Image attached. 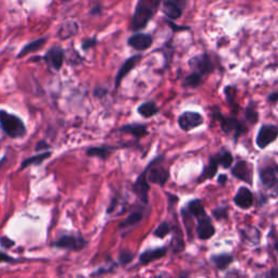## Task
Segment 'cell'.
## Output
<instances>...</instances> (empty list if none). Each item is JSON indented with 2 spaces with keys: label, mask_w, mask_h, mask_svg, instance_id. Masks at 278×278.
I'll return each instance as SVG.
<instances>
[{
  "label": "cell",
  "mask_w": 278,
  "mask_h": 278,
  "mask_svg": "<svg viewBox=\"0 0 278 278\" xmlns=\"http://www.w3.org/2000/svg\"><path fill=\"white\" fill-rule=\"evenodd\" d=\"M245 119L248 120V122H250L251 124H255L256 122L259 121V113L258 110L255 109V104L251 103L247 109H245Z\"/></svg>",
  "instance_id": "cell-31"
},
{
  "label": "cell",
  "mask_w": 278,
  "mask_h": 278,
  "mask_svg": "<svg viewBox=\"0 0 278 278\" xmlns=\"http://www.w3.org/2000/svg\"><path fill=\"white\" fill-rule=\"evenodd\" d=\"M170 232H171V226L169 225L167 222H163V223L160 224V225L157 227V229H156V231H154L153 235L156 237L162 239L164 237H167L168 235L170 234Z\"/></svg>",
  "instance_id": "cell-32"
},
{
  "label": "cell",
  "mask_w": 278,
  "mask_h": 278,
  "mask_svg": "<svg viewBox=\"0 0 278 278\" xmlns=\"http://www.w3.org/2000/svg\"><path fill=\"white\" fill-rule=\"evenodd\" d=\"M189 67L194 70V73L200 74L201 76L214 72V64L207 53L191 58L189 60Z\"/></svg>",
  "instance_id": "cell-8"
},
{
  "label": "cell",
  "mask_w": 278,
  "mask_h": 278,
  "mask_svg": "<svg viewBox=\"0 0 278 278\" xmlns=\"http://www.w3.org/2000/svg\"><path fill=\"white\" fill-rule=\"evenodd\" d=\"M211 261L215 264V266L217 267V269L225 270V269H227L228 265L233 262V255L232 254H227V253L212 255Z\"/></svg>",
  "instance_id": "cell-29"
},
{
  "label": "cell",
  "mask_w": 278,
  "mask_h": 278,
  "mask_svg": "<svg viewBox=\"0 0 278 278\" xmlns=\"http://www.w3.org/2000/svg\"><path fill=\"white\" fill-rule=\"evenodd\" d=\"M15 243L13 242L12 239H10L7 236H2L0 237V245H1L2 248L4 249H11L12 247H14Z\"/></svg>",
  "instance_id": "cell-38"
},
{
  "label": "cell",
  "mask_w": 278,
  "mask_h": 278,
  "mask_svg": "<svg viewBox=\"0 0 278 278\" xmlns=\"http://www.w3.org/2000/svg\"><path fill=\"white\" fill-rule=\"evenodd\" d=\"M275 249L277 250V252H278V242L275 243Z\"/></svg>",
  "instance_id": "cell-46"
},
{
  "label": "cell",
  "mask_w": 278,
  "mask_h": 278,
  "mask_svg": "<svg viewBox=\"0 0 278 278\" xmlns=\"http://www.w3.org/2000/svg\"><path fill=\"white\" fill-rule=\"evenodd\" d=\"M0 128L11 139H21L28 134L23 120L4 109H0Z\"/></svg>",
  "instance_id": "cell-1"
},
{
  "label": "cell",
  "mask_w": 278,
  "mask_h": 278,
  "mask_svg": "<svg viewBox=\"0 0 278 278\" xmlns=\"http://www.w3.org/2000/svg\"><path fill=\"white\" fill-rule=\"evenodd\" d=\"M162 11L165 14V17L171 20H177L180 18L183 13V9L178 4V2L175 1H165L163 2Z\"/></svg>",
  "instance_id": "cell-23"
},
{
  "label": "cell",
  "mask_w": 278,
  "mask_h": 278,
  "mask_svg": "<svg viewBox=\"0 0 278 278\" xmlns=\"http://www.w3.org/2000/svg\"><path fill=\"white\" fill-rule=\"evenodd\" d=\"M141 58H142L141 55L133 56L131 58H128L127 60H125V62L122 64V67L120 68L119 72H117L116 77H115V89L120 87V85H121L123 79H124V77L127 75V74L130 73L132 70L137 66L138 62L141 60Z\"/></svg>",
  "instance_id": "cell-14"
},
{
  "label": "cell",
  "mask_w": 278,
  "mask_h": 278,
  "mask_svg": "<svg viewBox=\"0 0 278 278\" xmlns=\"http://www.w3.org/2000/svg\"><path fill=\"white\" fill-rule=\"evenodd\" d=\"M267 101H269V103H271V104L278 103V92L270 94L269 97H267Z\"/></svg>",
  "instance_id": "cell-43"
},
{
  "label": "cell",
  "mask_w": 278,
  "mask_h": 278,
  "mask_svg": "<svg viewBox=\"0 0 278 278\" xmlns=\"http://www.w3.org/2000/svg\"><path fill=\"white\" fill-rule=\"evenodd\" d=\"M147 173L148 169L146 167V169L143 170V172L138 176L137 179L134 181L133 184V192L139 198V200L142 203H145V205H147L149 201V190H150V184H149L147 180Z\"/></svg>",
  "instance_id": "cell-10"
},
{
  "label": "cell",
  "mask_w": 278,
  "mask_h": 278,
  "mask_svg": "<svg viewBox=\"0 0 278 278\" xmlns=\"http://www.w3.org/2000/svg\"><path fill=\"white\" fill-rule=\"evenodd\" d=\"M267 278H278V269H273L271 270L269 276Z\"/></svg>",
  "instance_id": "cell-45"
},
{
  "label": "cell",
  "mask_w": 278,
  "mask_h": 278,
  "mask_svg": "<svg viewBox=\"0 0 278 278\" xmlns=\"http://www.w3.org/2000/svg\"><path fill=\"white\" fill-rule=\"evenodd\" d=\"M228 177H227V175L225 174H222L218 176V179H217V183L220 184V185H225L226 184V181H227Z\"/></svg>",
  "instance_id": "cell-44"
},
{
  "label": "cell",
  "mask_w": 278,
  "mask_h": 278,
  "mask_svg": "<svg viewBox=\"0 0 278 278\" xmlns=\"http://www.w3.org/2000/svg\"><path fill=\"white\" fill-rule=\"evenodd\" d=\"M224 94L226 96V100L229 105H235V95H236V89L234 86H226L224 89Z\"/></svg>",
  "instance_id": "cell-34"
},
{
  "label": "cell",
  "mask_w": 278,
  "mask_h": 278,
  "mask_svg": "<svg viewBox=\"0 0 278 278\" xmlns=\"http://www.w3.org/2000/svg\"><path fill=\"white\" fill-rule=\"evenodd\" d=\"M167 254V248H158L153 250H147L145 252H142L139 256V260H140V263L143 265H147L150 263L152 261H156L163 258V256Z\"/></svg>",
  "instance_id": "cell-22"
},
{
  "label": "cell",
  "mask_w": 278,
  "mask_h": 278,
  "mask_svg": "<svg viewBox=\"0 0 278 278\" xmlns=\"http://www.w3.org/2000/svg\"><path fill=\"white\" fill-rule=\"evenodd\" d=\"M11 262H15L11 255L3 252V251H0V263H11Z\"/></svg>",
  "instance_id": "cell-39"
},
{
  "label": "cell",
  "mask_w": 278,
  "mask_h": 278,
  "mask_svg": "<svg viewBox=\"0 0 278 278\" xmlns=\"http://www.w3.org/2000/svg\"><path fill=\"white\" fill-rule=\"evenodd\" d=\"M216 160H217V162L220 165H222V167L224 169H231L232 168V165H233V162H234V157H233V154L231 151H228L227 149L225 148H222L220 151H218V153L215 156Z\"/></svg>",
  "instance_id": "cell-28"
},
{
  "label": "cell",
  "mask_w": 278,
  "mask_h": 278,
  "mask_svg": "<svg viewBox=\"0 0 278 278\" xmlns=\"http://www.w3.org/2000/svg\"><path fill=\"white\" fill-rule=\"evenodd\" d=\"M53 71H60L62 69L64 60H66V50L61 46H53L47 50L45 56L40 57Z\"/></svg>",
  "instance_id": "cell-7"
},
{
  "label": "cell",
  "mask_w": 278,
  "mask_h": 278,
  "mask_svg": "<svg viewBox=\"0 0 278 278\" xmlns=\"http://www.w3.org/2000/svg\"><path fill=\"white\" fill-rule=\"evenodd\" d=\"M137 111L141 116L146 117V119H149V117L157 115L160 112V109L158 108L157 104L153 103V101H147V103H143L139 105Z\"/></svg>",
  "instance_id": "cell-26"
},
{
  "label": "cell",
  "mask_w": 278,
  "mask_h": 278,
  "mask_svg": "<svg viewBox=\"0 0 278 278\" xmlns=\"http://www.w3.org/2000/svg\"><path fill=\"white\" fill-rule=\"evenodd\" d=\"M88 242L82 236H75V235H62L56 242L51 243V247L58 249H66L71 251H82Z\"/></svg>",
  "instance_id": "cell-6"
},
{
  "label": "cell",
  "mask_w": 278,
  "mask_h": 278,
  "mask_svg": "<svg viewBox=\"0 0 278 278\" xmlns=\"http://www.w3.org/2000/svg\"><path fill=\"white\" fill-rule=\"evenodd\" d=\"M115 149L116 148L109 147V146L90 147L86 150V154L89 158H99L101 160H106L112 153V151L115 150Z\"/></svg>",
  "instance_id": "cell-25"
},
{
  "label": "cell",
  "mask_w": 278,
  "mask_h": 278,
  "mask_svg": "<svg viewBox=\"0 0 278 278\" xmlns=\"http://www.w3.org/2000/svg\"><path fill=\"white\" fill-rule=\"evenodd\" d=\"M159 1H138L133 15L131 29L133 31H140L145 29L150 22L154 13L157 12Z\"/></svg>",
  "instance_id": "cell-2"
},
{
  "label": "cell",
  "mask_w": 278,
  "mask_h": 278,
  "mask_svg": "<svg viewBox=\"0 0 278 278\" xmlns=\"http://www.w3.org/2000/svg\"><path fill=\"white\" fill-rule=\"evenodd\" d=\"M218 165H220V164H218L215 156L211 157L210 160H208V164L207 165V167L203 168L202 173L200 175L199 179H198V181H199V183H202V181L211 179V178L214 177V176L217 174Z\"/></svg>",
  "instance_id": "cell-21"
},
{
  "label": "cell",
  "mask_w": 278,
  "mask_h": 278,
  "mask_svg": "<svg viewBox=\"0 0 278 278\" xmlns=\"http://www.w3.org/2000/svg\"><path fill=\"white\" fill-rule=\"evenodd\" d=\"M49 148H50V145L48 143L46 140H39L38 142L36 143V146H35V151L38 153V152H45V151H49Z\"/></svg>",
  "instance_id": "cell-37"
},
{
  "label": "cell",
  "mask_w": 278,
  "mask_h": 278,
  "mask_svg": "<svg viewBox=\"0 0 278 278\" xmlns=\"http://www.w3.org/2000/svg\"><path fill=\"white\" fill-rule=\"evenodd\" d=\"M203 124V116L198 112L186 111L178 117V125L185 132H190L194 128Z\"/></svg>",
  "instance_id": "cell-11"
},
{
  "label": "cell",
  "mask_w": 278,
  "mask_h": 278,
  "mask_svg": "<svg viewBox=\"0 0 278 278\" xmlns=\"http://www.w3.org/2000/svg\"><path fill=\"white\" fill-rule=\"evenodd\" d=\"M52 152L49 151H45V152H41V153H37L35 156H32L28 159H25L24 161L21 163V167H20V171H22L26 168H30L32 165H40L41 163H44L46 160L49 159L51 157Z\"/></svg>",
  "instance_id": "cell-24"
},
{
  "label": "cell",
  "mask_w": 278,
  "mask_h": 278,
  "mask_svg": "<svg viewBox=\"0 0 278 278\" xmlns=\"http://www.w3.org/2000/svg\"><path fill=\"white\" fill-rule=\"evenodd\" d=\"M133 259H134V254L131 252V251H127V250L122 251L119 255V261H120V263L123 265L131 263Z\"/></svg>",
  "instance_id": "cell-35"
},
{
  "label": "cell",
  "mask_w": 278,
  "mask_h": 278,
  "mask_svg": "<svg viewBox=\"0 0 278 278\" xmlns=\"http://www.w3.org/2000/svg\"><path fill=\"white\" fill-rule=\"evenodd\" d=\"M179 278H186L185 276H181V277H179Z\"/></svg>",
  "instance_id": "cell-47"
},
{
  "label": "cell",
  "mask_w": 278,
  "mask_h": 278,
  "mask_svg": "<svg viewBox=\"0 0 278 278\" xmlns=\"http://www.w3.org/2000/svg\"><path fill=\"white\" fill-rule=\"evenodd\" d=\"M202 83H203V78L200 74L192 72L188 76L184 78L183 86L189 88H197L199 87L200 85H202Z\"/></svg>",
  "instance_id": "cell-30"
},
{
  "label": "cell",
  "mask_w": 278,
  "mask_h": 278,
  "mask_svg": "<svg viewBox=\"0 0 278 278\" xmlns=\"http://www.w3.org/2000/svg\"><path fill=\"white\" fill-rule=\"evenodd\" d=\"M234 202L235 205L239 207L240 208L247 210L253 206L254 203V198L253 194L247 187H240L238 189L236 196L234 197Z\"/></svg>",
  "instance_id": "cell-15"
},
{
  "label": "cell",
  "mask_w": 278,
  "mask_h": 278,
  "mask_svg": "<svg viewBox=\"0 0 278 278\" xmlns=\"http://www.w3.org/2000/svg\"><path fill=\"white\" fill-rule=\"evenodd\" d=\"M98 44V40L96 37H89V38H85L83 41H82V49L85 50V51H87V50H90L92 48L96 47V45Z\"/></svg>",
  "instance_id": "cell-36"
},
{
  "label": "cell",
  "mask_w": 278,
  "mask_h": 278,
  "mask_svg": "<svg viewBox=\"0 0 278 278\" xmlns=\"http://www.w3.org/2000/svg\"><path fill=\"white\" fill-rule=\"evenodd\" d=\"M232 174L234 177L248 183L249 185L253 184V169L252 165L245 161H238L236 165L232 169Z\"/></svg>",
  "instance_id": "cell-12"
},
{
  "label": "cell",
  "mask_w": 278,
  "mask_h": 278,
  "mask_svg": "<svg viewBox=\"0 0 278 278\" xmlns=\"http://www.w3.org/2000/svg\"><path fill=\"white\" fill-rule=\"evenodd\" d=\"M168 23L169 25L171 26V28L173 29L174 32H180V31H186V30H189V26H179V25H176L172 22H170V21H168Z\"/></svg>",
  "instance_id": "cell-41"
},
{
  "label": "cell",
  "mask_w": 278,
  "mask_h": 278,
  "mask_svg": "<svg viewBox=\"0 0 278 278\" xmlns=\"http://www.w3.org/2000/svg\"><path fill=\"white\" fill-rule=\"evenodd\" d=\"M101 12H103V7L101 4H96L95 7L92 8V10L89 11L90 15H100Z\"/></svg>",
  "instance_id": "cell-40"
},
{
  "label": "cell",
  "mask_w": 278,
  "mask_h": 278,
  "mask_svg": "<svg viewBox=\"0 0 278 278\" xmlns=\"http://www.w3.org/2000/svg\"><path fill=\"white\" fill-rule=\"evenodd\" d=\"M142 218H143V212L141 210L134 211V212L131 213L130 215L127 216V218L124 222L121 223L120 229H126V228H131V227L136 226L142 221Z\"/></svg>",
  "instance_id": "cell-27"
},
{
  "label": "cell",
  "mask_w": 278,
  "mask_h": 278,
  "mask_svg": "<svg viewBox=\"0 0 278 278\" xmlns=\"http://www.w3.org/2000/svg\"><path fill=\"white\" fill-rule=\"evenodd\" d=\"M47 40H48L47 37H41V38H38V39H36V40H33V41L29 42V44H26V45L22 48V49L20 50V52L18 53L17 58L21 59V58H23V57H25V56L31 55V53H34V52H36V51L40 50L41 48L46 45Z\"/></svg>",
  "instance_id": "cell-20"
},
{
  "label": "cell",
  "mask_w": 278,
  "mask_h": 278,
  "mask_svg": "<svg viewBox=\"0 0 278 278\" xmlns=\"http://www.w3.org/2000/svg\"><path fill=\"white\" fill-rule=\"evenodd\" d=\"M259 173L266 194L272 198L278 197V164H265L260 169Z\"/></svg>",
  "instance_id": "cell-3"
},
{
  "label": "cell",
  "mask_w": 278,
  "mask_h": 278,
  "mask_svg": "<svg viewBox=\"0 0 278 278\" xmlns=\"http://www.w3.org/2000/svg\"><path fill=\"white\" fill-rule=\"evenodd\" d=\"M152 42L153 38L151 35L142 33L133 35L127 40L128 46L132 47L133 49H135L136 51H145L149 49V48L152 46Z\"/></svg>",
  "instance_id": "cell-13"
},
{
  "label": "cell",
  "mask_w": 278,
  "mask_h": 278,
  "mask_svg": "<svg viewBox=\"0 0 278 278\" xmlns=\"http://www.w3.org/2000/svg\"><path fill=\"white\" fill-rule=\"evenodd\" d=\"M213 120L218 121L221 124L222 131L225 134H232L234 136L235 141H237V139L247 133V127H245L242 122L232 116H224L220 112H214L212 115Z\"/></svg>",
  "instance_id": "cell-4"
},
{
  "label": "cell",
  "mask_w": 278,
  "mask_h": 278,
  "mask_svg": "<svg viewBox=\"0 0 278 278\" xmlns=\"http://www.w3.org/2000/svg\"><path fill=\"white\" fill-rule=\"evenodd\" d=\"M78 30H79L78 24L75 22V21L69 20L60 25V28H59L58 31V36L59 38L62 40L68 39L70 37L75 36L77 34Z\"/></svg>",
  "instance_id": "cell-17"
},
{
  "label": "cell",
  "mask_w": 278,
  "mask_h": 278,
  "mask_svg": "<svg viewBox=\"0 0 278 278\" xmlns=\"http://www.w3.org/2000/svg\"><path fill=\"white\" fill-rule=\"evenodd\" d=\"M94 94H95V97H98V98L104 97V96L106 94V89H104L103 87H97L95 89Z\"/></svg>",
  "instance_id": "cell-42"
},
{
  "label": "cell",
  "mask_w": 278,
  "mask_h": 278,
  "mask_svg": "<svg viewBox=\"0 0 278 278\" xmlns=\"http://www.w3.org/2000/svg\"><path fill=\"white\" fill-rule=\"evenodd\" d=\"M213 216H214L217 221L227 220V217H228V208H225V207L214 208V210H213Z\"/></svg>",
  "instance_id": "cell-33"
},
{
  "label": "cell",
  "mask_w": 278,
  "mask_h": 278,
  "mask_svg": "<svg viewBox=\"0 0 278 278\" xmlns=\"http://www.w3.org/2000/svg\"><path fill=\"white\" fill-rule=\"evenodd\" d=\"M163 156H158L156 159H153L152 161L147 165L148 173H147V180L150 184H156L163 187L165 183L170 178V172L162 167H160V164H157L158 162L162 161Z\"/></svg>",
  "instance_id": "cell-5"
},
{
  "label": "cell",
  "mask_w": 278,
  "mask_h": 278,
  "mask_svg": "<svg viewBox=\"0 0 278 278\" xmlns=\"http://www.w3.org/2000/svg\"><path fill=\"white\" fill-rule=\"evenodd\" d=\"M184 208L189 213L192 217H196L197 220H200V218L208 216L207 212L205 210V207H203L200 199L190 200L188 203H187V206Z\"/></svg>",
  "instance_id": "cell-18"
},
{
  "label": "cell",
  "mask_w": 278,
  "mask_h": 278,
  "mask_svg": "<svg viewBox=\"0 0 278 278\" xmlns=\"http://www.w3.org/2000/svg\"><path fill=\"white\" fill-rule=\"evenodd\" d=\"M214 234H215V227L213 226L210 217L207 216L198 220L197 235L198 237H199V239L208 240L214 236Z\"/></svg>",
  "instance_id": "cell-16"
},
{
  "label": "cell",
  "mask_w": 278,
  "mask_h": 278,
  "mask_svg": "<svg viewBox=\"0 0 278 278\" xmlns=\"http://www.w3.org/2000/svg\"><path fill=\"white\" fill-rule=\"evenodd\" d=\"M278 137V127L271 124L262 125L256 135L255 143L260 149H265L270 146L272 142H274Z\"/></svg>",
  "instance_id": "cell-9"
},
{
  "label": "cell",
  "mask_w": 278,
  "mask_h": 278,
  "mask_svg": "<svg viewBox=\"0 0 278 278\" xmlns=\"http://www.w3.org/2000/svg\"><path fill=\"white\" fill-rule=\"evenodd\" d=\"M119 132L130 134V135L134 136L136 139H140V138L148 135L147 126L143 125V124H136V123H133V124L123 125L119 130Z\"/></svg>",
  "instance_id": "cell-19"
}]
</instances>
